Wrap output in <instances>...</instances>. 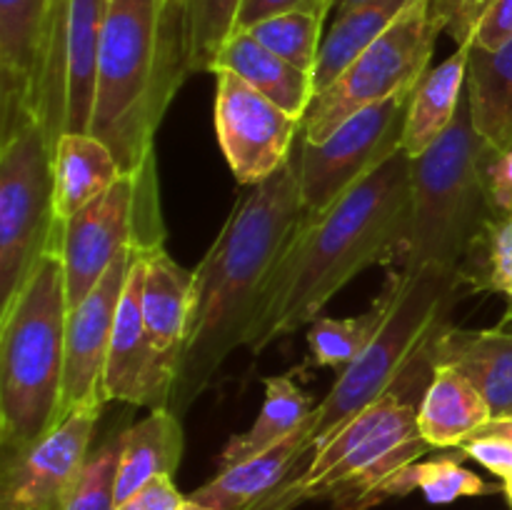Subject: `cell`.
Masks as SVG:
<instances>
[{"label": "cell", "instance_id": "5b68a950", "mask_svg": "<svg viewBox=\"0 0 512 510\" xmlns=\"http://www.w3.org/2000/svg\"><path fill=\"white\" fill-rule=\"evenodd\" d=\"M68 313L55 240L13 303L0 310V455L35 443L63 420Z\"/></svg>", "mask_w": 512, "mask_h": 510}, {"label": "cell", "instance_id": "b9f144b4", "mask_svg": "<svg viewBox=\"0 0 512 510\" xmlns=\"http://www.w3.org/2000/svg\"><path fill=\"white\" fill-rule=\"evenodd\" d=\"M180 510H210V508H205V505L195 503V500H190V498H188V503H185L183 508H180Z\"/></svg>", "mask_w": 512, "mask_h": 510}, {"label": "cell", "instance_id": "4dcf8cb0", "mask_svg": "<svg viewBox=\"0 0 512 510\" xmlns=\"http://www.w3.org/2000/svg\"><path fill=\"white\" fill-rule=\"evenodd\" d=\"M243 0H175L185 73H213L220 50L238 30Z\"/></svg>", "mask_w": 512, "mask_h": 510}, {"label": "cell", "instance_id": "8992f818", "mask_svg": "<svg viewBox=\"0 0 512 510\" xmlns=\"http://www.w3.org/2000/svg\"><path fill=\"white\" fill-rule=\"evenodd\" d=\"M490 145L475 130L468 88L453 125L423 155L410 158V220L390 270L458 273L490 210L485 160Z\"/></svg>", "mask_w": 512, "mask_h": 510}, {"label": "cell", "instance_id": "cb8c5ba5", "mask_svg": "<svg viewBox=\"0 0 512 510\" xmlns=\"http://www.w3.org/2000/svg\"><path fill=\"white\" fill-rule=\"evenodd\" d=\"M183 425L170 408L150 410L148 418L125 428L118 468V503L158 475H175L183 460Z\"/></svg>", "mask_w": 512, "mask_h": 510}, {"label": "cell", "instance_id": "6da1fadb", "mask_svg": "<svg viewBox=\"0 0 512 510\" xmlns=\"http://www.w3.org/2000/svg\"><path fill=\"white\" fill-rule=\"evenodd\" d=\"M303 220L295 155L238 200L195 273V303L170 410L183 415L245 345L265 285Z\"/></svg>", "mask_w": 512, "mask_h": 510}, {"label": "cell", "instance_id": "f1b7e54d", "mask_svg": "<svg viewBox=\"0 0 512 510\" xmlns=\"http://www.w3.org/2000/svg\"><path fill=\"white\" fill-rule=\"evenodd\" d=\"M330 8H335V0H303L295 8L260 20L258 25L248 28V33L275 55L315 78L320 45L325 38L323 23Z\"/></svg>", "mask_w": 512, "mask_h": 510}, {"label": "cell", "instance_id": "3957f363", "mask_svg": "<svg viewBox=\"0 0 512 510\" xmlns=\"http://www.w3.org/2000/svg\"><path fill=\"white\" fill-rule=\"evenodd\" d=\"M185 78L175 0H108L90 135L123 173L155 155V133Z\"/></svg>", "mask_w": 512, "mask_h": 510}, {"label": "cell", "instance_id": "2e32d148", "mask_svg": "<svg viewBox=\"0 0 512 510\" xmlns=\"http://www.w3.org/2000/svg\"><path fill=\"white\" fill-rule=\"evenodd\" d=\"M313 450V420L308 418L303 428L275 443L273 448L228 468H218L215 478L193 490L188 498L210 510H253L275 490L298 478Z\"/></svg>", "mask_w": 512, "mask_h": 510}, {"label": "cell", "instance_id": "d6986e66", "mask_svg": "<svg viewBox=\"0 0 512 510\" xmlns=\"http://www.w3.org/2000/svg\"><path fill=\"white\" fill-rule=\"evenodd\" d=\"M435 368L450 365L463 373L488 400L493 418L512 410V330L503 325L460 330L450 325L433 350Z\"/></svg>", "mask_w": 512, "mask_h": 510}, {"label": "cell", "instance_id": "836d02e7", "mask_svg": "<svg viewBox=\"0 0 512 510\" xmlns=\"http://www.w3.org/2000/svg\"><path fill=\"white\" fill-rule=\"evenodd\" d=\"M490 3L493 0H433V10L443 23L445 33L458 45H465L473 40L475 28Z\"/></svg>", "mask_w": 512, "mask_h": 510}, {"label": "cell", "instance_id": "d590c367", "mask_svg": "<svg viewBox=\"0 0 512 510\" xmlns=\"http://www.w3.org/2000/svg\"><path fill=\"white\" fill-rule=\"evenodd\" d=\"M485 188H488V200L493 215L512 213V148L490 150L485 160Z\"/></svg>", "mask_w": 512, "mask_h": 510}, {"label": "cell", "instance_id": "603a6c76", "mask_svg": "<svg viewBox=\"0 0 512 510\" xmlns=\"http://www.w3.org/2000/svg\"><path fill=\"white\" fill-rule=\"evenodd\" d=\"M53 175L55 213L58 220H68L113 188L123 168L113 150L95 135L63 133L53 150Z\"/></svg>", "mask_w": 512, "mask_h": 510}, {"label": "cell", "instance_id": "5bb4252c", "mask_svg": "<svg viewBox=\"0 0 512 510\" xmlns=\"http://www.w3.org/2000/svg\"><path fill=\"white\" fill-rule=\"evenodd\" d=\"M150 250H125L100 283L70 308L65 325V375H63V418L78 408L105 405L103 378L108 363L115 315L123 300L125 283L135 260Z\"/></svg>", "mask_w": 512, "mask_h": 510}, {"label": "cell", "instance_id": "44dd1931", "mask_svg": "<svg viewBox=\"0 0 512 510\" xmlns=\"http://www.w3.org/2000/svg\"><path fill=\"white\" fill-rule=\"evenodd\" d=\"M488 420H493L488 400L480 390L450 365H438L418 400V430L430 448H460Z\"/></svg>", "mask_w": 512, "mask_h": 510}, {"label": "cell", "instance_id": "d6a6232c", "mask_svg": "<svg viewBox=\"0 0 512 510\" xmlns=\"http://www.w3.org/2000/svg\"><path fill=\"white\" fill-rule=\"evenodd\" d=\"M125 430H118L90 450L65 510H115L118 505V468Z\"/></svg>", "mask_w": 512, "mask_h": 510}, {"label": "cell", "instance_id": "7c38bea8", "mask_svg": "<svg viewBox=\"0 0 512 510\" xmlns=\"http://www.w3.org/2000/svg\"><path fill=\"white\" fill-rule=\"evenodd\" d=\"M215 133L240 185H258L293 158L303 118L245 83L230 70H215Z\"/></svg>", "mask_w": 512, "mask_h": 510}, {"label": "cell", "instance_id": "8d00e7d4", "mask_svg": "<svg viewBox=\"0 0 512 510\" xmlns=\"http://www.w3.org/2000/svg\"><path fill=\"white\" fill-rule=\"evenodd\" d=\"M458 450H463L465 458L480 463L485 470L498 475L500 480L512 473V443L500 435H475Z\"/></svg>", "mask_w": 512, "mask_h": 510}, {"label": "cell", "instance_id": "ab89813d", "mask_svg": "<svg viewBox=\"0 0 512 510\" xmlns=\"http://www.w3.org/2000/svg\"><path fill=\"white\" fill-rule=\"evenodd\" d=\"M475 435H500V438L510 440L512 443V415H500V418L488 420V423H485Z\"/></svg>", "mask_w": 512, "mask_h": 510}, {"label": "cell", "instance_id": "277c9868", "mask_svg": "<svg viewBox=\"0 0 512 510\" xmlns=\"http://www.w3.org/2000/svg\"><path fill=\"white\" fill-rule=\"evenodd\" d=\"M385 285L390 305L378 333L310 415L315 443L380 398H423L435 373V343L453 325L450 313L468 290L458 273L440 270H390Z\"/></svg>", "mask_w": 512, "mask_h": 510}, {"label": "cell", "instance_id": "7402d4cb", "mask_svg": "<svg viewBox=\"0 0 512 510\" xmlns=\"http://www.w3.org/2000/svg\"><path fill=\"white\" fill-rule=\"evenodd\" d=\"M215 70H230L240 75L258 93L273 100L275 105L295 118H305L310 103L315 100V78L293 63L275 55L263 43L253 38L248 30H235L233 38L220 50Z\"/></svg>", "mask_w": 512, "mask_h": 510}, {"label": "cell", "instance_id": "1f68e13d", "mask_svg": "<svg viewBox=\"0 0 512 510\" xmlns=\"http://www.w3.org/2000/svg\"><path fill=\"white\" fill-rule=\"evenodd\" d=\"M468 293H495L508 303L505 323L512 320V213L493 215L480 230L458 268Z\"/></svg>", "mask_w": 512, "mask_h": 510}, {"label": "cell", "instance_id": "ac0fdd59", "mask_svg": "<svg viewBox=\"0 0 512 510\" xmlns=\"http://www.w3.org/2000/svg\"><path fill=\"white\" fill-rule=\"evenodd\" d=\"M195 303V273L180 268L165 248L145 255L143 320L155 353L175 375L180 373Z\"/></svg>", "mask_w": 512, "mask_h": 510}, {"label": "cell", "instance_id": "7a4b0ae2", "mask_svg": "<svg viewBox=\"0 0 512 510\" xmlns=\"http://www.w3.org/2000/svg\"><path fill=\"white\" fill-rule=\"evenodd\" d=\"M410 220V158L398 150L380 168L300 228L265 285L245 335L253 355L310 325L328 300L370 265H390Z\"/></svg>", "mask_w": 512, "mask_h": 510}, {"label": "cell", "instance_id": "4316f807", "mask_svg": "<svg viewBox=\"0 0 512 510\" xmlns=\"http://www.w3.org/2000/svg\"><path fill=\"white\" fill-rule=\"evenodd\" d=\"M413 0H365L355 8L338 13L333 28L325 33L315 68V93L328 88L338 75L373 45Z\"/></svg>", "mask_w": 512, "mask_h": 510}, {"label": "cell", "instance_id": "484cf974", "mask_svg": "<svg viewBox=\"0 0 512 510\" xmlns=\"http://www.w3.org/2000/svg\"><path fill=\"white\" fill-rule=\"evenodd\" d=\"M265 398L255 423L245 433L233 435L220 453V468L273 448L275 443L303 428L315 410L313 398L290 375H270L263 380Z\"/></svg>", "mask_w": 512, "mask_h": 510}, {"label": "cell", "instance_id": "f546056e", "mask_svg": "<svg viewBox=\"0 0 512 510\" xmlns=\"http://www.w3.org/2000/svg\"><path fill=\"white\" fill-rule=\"evenodd\" d=\"M388 305L390 290L388 285H383L380 295L363 315H353V318L318 315L308 325V345L313 365L330 368L335 375H343L358 360V355L373 340V335L378 333L380 323L388 313Z\"/></svg>", "mask_w": 512, "mask_h": 510}, {"label": "cell", "instance_id": "e575fe53", "mask_svg": "<svg viewBox=\"0 0 512 510\" xmlns=\"http://www.w3.org/2000/svg\"><path fill=\"white\" fill-rule=\"evenodd\" d=\"M185 503H188V495L175 488L173 475H158L133 495L120 500L115 510H180Z\"/></svg>", "mask_w": 512, "mask_h": 510}, {"label": "cell", "instance_id": "83f0119b", "mask_svg": "<svg viewBox=\"0 0 512 510\" xmlns=\"http://www.w3.org/2000/svg\"><path fill=\"white\" fill-rule=\"evenodd\" d=\"M463 450L453 455H440L430 460H415L405 465L403 470L385 480L375 493V505L385 503L390 498H405L413 490H420L430 505H450L460 498H483V495L500 490L498 485H490L478 473L463 465Z\"/></svg>", "mask_w": 512, "mask_h": 510}, {"label": "cell", "instance_id": "7bdbcfd3", "mask_svg": "<svg viewBox=\"0 0 512 510\" xmlns=\"http://www.w3.org/2000/svg\"><path fill=\"white\" fill-rule=\"evenodd\" d=\"M508 415H512V410H510V413H508Z\"/></svg>", "mask_w": 512, "mask_h": 510}, {"label": "cell", "instance_id": "74e56055", "mask_svg": "<svg viewBox=\"0 0 512 510\" xmlns=\"http://www.w3.org/2000/svg\"><path fill=\"white\" fill-rule=\"evenodd\" d=\"M512 40V0H493L480 18L470 43L483 50H498Z\"/></svg>", "mask_w": 512, "mask_h": 510}, {"label": "cell", "instance_id": "ba28073f", "mask_svg": "<svg viewBox=\"0 0 512 510\" xmlns=\"http://www.w3.org/2000/svg\"><path fill=\"white\" fill-rule=\"evenodd\" d=\"M53 148L35 115L0 130V310L58 240Z\"/></svg>", "mask_w": 512, "mask_h": 510}, {"label": "cell", "instance_id": "9a60e30c", "mask_svg": "<svg viewBox=\"0 0 512 510\" xmlns=\"http://www.w3.org/2000/svg\"><path fill=\"white\" fill-rule=\"evenodd\" d=\"M145 255L135 260L125 283L123 300L115 315L113 338H110L108 363H105L103 395L130 405H145L150 410L170 408L178 375L163 363L148 338L143 320V280Z\"/></svg>", "mask_w": 512, "mask_h": 510}, {"label": "cell", "instance_id": "30bf717a", "mask_svg": "<svg viewBox=\"0 0 512 510\" xmlns=\"http://www.w3.org/2000/svg\"><path fill=\"white\" fill-rule=\"evenodd\" d=\"M440 33H445V28L435 15L433 0H413L338 80L315 93L303 118V138L318 143L358 110L413 90L430 68Z\"/></svg>", "mask_w": 512, "mask_h": 510}, {"label": "cell", "instance_id": "52a82bcc", "mask_svg": "<svg viewBox=\"0 0 512 510\" xmlns=\"http://www.w3.org/2000/svg\"><path fill=\"white\" fill-rule=\"evenodd\" d=\"M428 450L418 408L388 395L318 440L298 478L253 510H293L310 500H330L335 510H370L380 485Z\"/></svg>", "mask_w": 512, "mask_h": 510}, {"label": "cell", "instance_id": "d4e9b609", "mask_svg": "<svg viewBox=\"0 0 512 510\" xmlns=\"http://www.w3.org/2000/svg\"><path fill=\"white\" fill-rule=\"evenodd\" d=\"M468 100L473 125L485 143L503 153L512 148V40L498 50L470 43Z\"/></svg>", "mask_w": 512, "mask_h": 510}, {"label": "cell", "instance_id": "ffe728a7", "mask_svg": "<svg viewBox=\"0 0 512 510\" xmlns=\"http://www.w3.org/2000/svg\"><path fill=\"white\" fill-rule=\"evenodd\" d=\"M468 60L470 43L458 45L448 60L425 70L413 88L405 113L403 143H400V150L408 158L423 155L453 125L460 100L468 88Z\"/></svg>", "mask_w": 512, "mask_h": 510}, {"label": "cell", "instance_id": "e0dca14e", "mask_svg": "<svg viewBox=\"0 0 512 510\" xmlns=\"http://www.w3.org/2000/svg\"><path fill=\"white\" fill-rule=\"evenodd\" d=\"M53 0H0V130L33 115Z\"/></svg>", "mask_w": 512, "mask_h": 510}, {"label": "cell", "instance_id": "8fae6325", "mask_svg": "<svg viewBox=\"0 0 512 510\" xmlns=\"http://www.w3.org/2000/svg\"><path fill=\"white\" fill-rule=\"evenodd\" d=\"M410 93L413 90H405L358 110L318 143H310L300 135L295 168L303 220L320 218L348 190L398 153Z\"/></svg>", "mask_w": 512, "mask_h": 510}, {"label": "cell", "instance_id": "60d3db41", "mask_svg": "<svg viewBox=\"0 0 512 510\" xmlns=\"http://www.w3.org/2000/svg\"><path fill=\"white\" fill-rule=\"evenodd\" d=\"M500 490H503L505 500H508V505L512 508V473L505 475L503 478V485H500Z\"/></svg>", "mask_w": 512, "mask_h": 510}, {"label": "cell", "instance_id": "f35d334b", "mask_svg": "<svg viewBox=\"0 0 512 510\" xmlns=\"http://www.w3.org/2000/svg\"><path fill=\"white\" fill-rule=\"evenodd\" d=\"M300 3H303V0H243L238 13V30L253 28L260 20L273 18V15L295 8V5Z\"/></svg>", "mask_w": 512, "mask_h": 510}, {"label": "cell", "instance_id": "9c48e42d", "mask_svg": "<svg viewBox=\"0 0 512 510\" xmlns=\"http://www.w3.org/2000/svg\"><path fill=\"white\" fill-rule=\"evenodd\" d=\"M163 243L158 168L155 155H150L73 218L60 220L58 250L68 285V308H75L100 283L125 250H158Z\"/></svg>", "mask_w": 512, "mask_h": 510}, {"label": "cell", "instance_id": "4fadbf2b", "mask_svg": "<svg viewBox=\"0 0 512 510\" xmlns=\"http://www.w3.org/2000/svg\"><path fill=\"white\" fill-rule=\"evenodd\" d=\"M100 413L103 405L73 410L40 440L0 455V510H65Z\"/></svg>", "mask_w": 512, "mask_h": 510}]
</instances>
